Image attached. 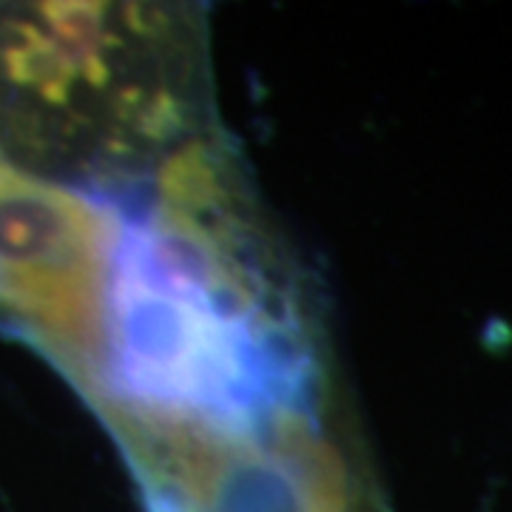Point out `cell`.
Instances as JSON below:
<instances>
[{"instance_id": "obj_3", "label": "cell", "mask_w": 512, "mask_h": 512, "mask_svg": "<svg viewBox=\"0 0 512 512\" xmlns=\"http://www.w3.org/2000/svg\"><path fill=\"white\" fill-rule=\"evenodd\" d=\"M114 208L0 151V328L80 379L100 367Z\"/></svg>"}, {"instance_id": "obj_2", "label": "cell", "mask_w": 512, "mask_h": 512, "mask_svg": "<svg viewBox=\"0 0 512 512\" xmlns=\"http://www.w3.org/2000/svg\"><path fill=\"white\" fill-rule=\"evenodd\" d=\"M160 12L40 3L0 26V117L18 140L92 137L106 151L168 137L180 100L165 86Z\"/></svg>"}, {"instance_id": "obj_1", "label": "cell", "mask_w": 512, "mask_h": 512, "mask_svg": "<svg viewBox=\"0 0 512 512\" xmlns=\"http://www.w3.org/2000/svg\"><path fill=\"white\" fill-rule=\"evenodd\" d=\"M114 208L106 410L211 433L308 416L313 353L234 168L208 143L165 157L154 197Z\"/></svg>"}]
</instances>
